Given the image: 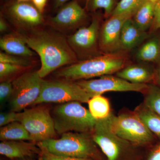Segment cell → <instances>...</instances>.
<instances>
[{
	"label": "cell",
	"mask_w": 160,
	"mask_h": 160,
	"mask_svg": "<svg viewBox=\"0 0 160 160\" xmlns=\"http://www.w3.org/2000/svg\"><path fill=\"white\" fill-rule=\"evenodd\" d=\"M23 38L27 46L40 56L41 67L38 72L42 78L62 66L77 62L75 52L62 36L39 31Z\"/></svg>",
	"instance_id": "cell-1"
},
{
	"label": "cell",
	"mask_w": 160,
	"mask_h": 160,
	"mask_svg": "<svg viewBox=\"0 0 160 160\" xmlns=\"http://www.w3.org/2000/svg\"><path fill=\"white\" fill-rule=\"evenodd\" d=\"M62 135L59 139L45 140L38 142V146L41 149L61 156L106 160L91 133L69 132Z\"/></svg>",
	"instance_id": "cell-2"
},
{
	"label": "cell",
	"mask_w": 160,
	"mask_h": 160,
	"mask_svg": "<svg viewBox=\"0 0 160 160\" xmlns=\"http://www.w3.org/2000/svg\"><path fill=\"white\" fill-rule=\"evenodd\" d=\"M126 63L123 55L109 53L72 64L60 69L56 75L72 80H86L117 73Z\"/></svg>",
	"instance_id": "cell-3"
},
{
	"label": "cell",
	"mask_w": 160,
	"mask_h": 160,
	"mask_svg": "<svg viewBox=\"0 0 160 160\" xmlns=\"http://www.w3.org/2000/svg\"><path fill=\"white\" fill-rule=\"evenodd\" d=\"M52 117L57 133L62 134L75 131L91 133L98 120L78 102H71L54 108Z\"/></svg>",
	"instance_id": "cell-4"
},
{
	"label": "cell",
	"mask_w": 160,
	"mask_h": 160,
	"mask_svg": "<svg viewBox=\"0 0 160 160\" xmlns=\"http://www.w3.org/2000/svg\"><path fill=\"white\" fill-rule=\"evenodd\" d=\"M109 118L98 120L91 133L93 141L106 160H135V148L137 147L119 137L112 131Z\"/></svg>",
	"instance_id": "cell-5"
},
{
	"label": "cell",
	"mask_w": 160,
	"mask_h": 160,
	"mask_svg": "<svg viewBox=\"0 0 160 160\" xmlns=\"http://www.w3.org/2000/svg\"><path fill=\"white\" fill-rule=\"evenodd\" d=\"M112 131L135 147L149 146L154 140V135L134 111L123 112L109 117Z\"/></svg>",
	"instance_id": "cell-6"
},
{
	"label": "cell",
	"mask_w": 160,
	"mask_h": 160,
	"mask_svg": "<svg viewBox=\"0 0 160 160\" xmlns=\"http://www.w3.org/2000/svg\"><path fill=\"white\" fill-rule=\"evenodd\" d=\"M94 96L88 93L76 82L43 81L41 93L32 106L43 103H88Z\"/></svg>",
	"instance_id": "cell-7"
},
{
	"label": "cell",
	"mask_w": 160,
	"mask_h": 160,
	"mask_svg": "<svg viewBox=\"0 0 160 160\" xmlns=\"http://www.w3.org/2000/svg\"><path fill=\"white\" fill-rule=\"evenodd\" d=\"M43 81L38 71L26 72L13 80L9 100L11 111L18 112L32 106L39 96Z\"/></svg>",
	"instance_id": "cell-8"
},
{
	"label": "cell",
	"mask_w": 160,
	"mask_h": 160,
	"mask_svg": "<svg viewBox=\"0 0 160 160\" xmlns=\"http://www.w3.org/2000/svg\"><path fill=\"white\" fill-rule=\"evenodd\" d=\"M18 122L22 123L31 138V141L39 142L56 135L53 118L49 109L42 106L24 109L19 112Z\"/></svg>",
	"instance_id": "cell-9"
},
{
	"label": "cell",
	"mask_w": 160,
	"mask_h": 160,
	"mask_svg": "<svg viewBox=\"0 0 160 160\" xmlns=\"http://www.w3.org/2000/svg\"><path fill=\"white\" fill-rule=\"evenodd\" d=\"M76 83L87 92L94 96L110 91H133L144 93L148 86L146 84L130 82L111 75L103 76L97 79L80 80Z\"/></svg>",
	"instance_id": "cell-10"
},
{
	"label": "cell",
	"mask_w": 160,
	"mask_h": 160,
	"mask_svg": "<svg viewBox=\"0 0 160 160\" xmlns=\"http://www.w3.org/2000/svg\"><path fill=\"white\" fill-rule=\"evenodd\" d=\"M133 15L123 13L111 16L103 25L100 36L101 48L106 52H113L120 48V36L125 22Z\"/></svg>",
	"instance_id": "cell-11"
},
{
	"label": "cell",
	"mask_w": 160,
	"mask_h": 160,
	"mask_svg": "<svg viewBox=\"0 0 160 160\" xmlns=\"http://www.w3.org/2000/svg\"><path fill=\"white\" fill-rule=\"evenodd\" d=\"M99 22L94 18L87 27L80 28L68 38L69 46L75 52H84L93 49L96 45L98 37Z\"/></svg>",
	"instance_id": "cell-12"
},
{
	"label": "cell",
	"mask_w": 160,
	"mask_h": 160,
	"mask_svg": "<svg viewBox=\"0 0 160 160\" xmlns=\"http://www.w3.org/2000/svg\"><path fill=\"white\" fill-rule=\"evenodd\" d=\"M86 16L84 9L76 1H73L63 6L50 21L58 29H70L76 26Z\"/></svg>",
	"instance_id": "cell-13"
},
{
	"label": "cell",
	"mask_w": 160,
	"mask_h": 160,
	"mask_svg": "<svg viewBox=\"0 0 160 160\" xmlns=\"http://www.w3.org/2000/svg\"><path fill=\"white\" fill-rule=\"evenodd\" d=\"M12 18L25 26L33 27L41 25L44 19L42 13L34 6L27 2H18L12 4L8 9Z\"/></svg>",
	"instance_id": "cell-14"
},
{
	"label": "cell",
	"mask_w": 160,
	"mask_h": 160,
	"mask_svg": "<svg viewBox=\"0 0 160 160\" xmlns=\"http://www.w3.org/2000/svg\"><path fill=\"white\" fill-rule=\"evenodd\" d=\"M40 151V148L38 149L33 143L23 141H4L0 143V154L9 158L31 157Z\"/></svg>",
	"instance_id": "cell-15"
},
{
	"label": "cell",
	"mask_w": 160,
	"mask_h": 160,
	"mask_svg": "<svg viewBox=\"0 0 160 160\" xmlns=\"http://www.w3.org/2000/svg\"><path fill=\"white\" fill-rule=\"evenodd\" d=\"M146 31L140 29L132 18L127 20L122 27L120 36V48L130 49L142 42L147 37Z\"/></svg>",
	"instance_id": "cell-16"
},
{
	"label": "cell",
	"mask_w": 160,
	"mask_h": 160,
	"mask_svg": "<svg viewBox=\"0 0 160 160\" xmlns=\"http://www.w3.org/2000/svg\"><path fill=\"white\" fill-rule=\"evenodd\" d=\"M0 47L6 53L13 55L30 57L34 54L23 38L15 34H7L1 38Z\"/></svg>",
	"instance_id": "cell-17"
},
{
	"label": "cell",
	"mask_w": 160,
	"mask_h": 160,
	"mask_svg": "<svg viewBox=\"0 0 160 160\" xmlns=\"http://www.w3.org/2000/svg\"><path fill=\"white\" fill-rule=\"evenodd\" d=\"M116 76L135 84H146L152 80L153 72L146 66L131 65L118 72Z\"/></svg>",
	"instance_id": "cell-18"
},
{
	"label": "cell",
	"mask_w": 160,
	"mask_h": 160,
	"mask_svg": "<svg viewBox=\"0 0 160 160\" xmlns=\"http://www.w3.org/2000/svg\"><path fill=\"white\" fill-rule=\"evenodd\" d=\"M155 3L149 0H144L132 17L137 26L146 31L153 22Z\"/></svg>",
	"instance_id": "cell-19"
},
{
	"label": "cell",
	"mask_w": 160,
	"mask_h": 160,
	"mask_svg": "<svg viewBox=\"0 0 160 160\" xmlns=\"http://www.w3.org/2000/svg\"><path fill=\"white\" fill-rule=\"evenodd\" d=\"M0 139L2 141H31L29 132L22 124L19 122H13L1 127Z\"/></svg>",
	"instance_id": "cell-20"
},
{
	"label": "cell",
	"mask_w": 160,
	"mask_h": 160,
	"mask_svg": "<svg viewBox=\"0 0 160 160\" xmlns=\"http://www.w3.org/2000/svg\"><path fill=\"white\" fill-rule=\"evenodd\" d=\"M154 135L160 140V117L149 109L142 103L134 110Z\"/></svg>",
	"instance_id": "cell-21"
},
{
	"label": "cell",
	"mask_w": 160,
	"mask_h": 160,
	"mask_svg": "<svg viewBox=\"0 0 160 160\" xmlns=\"http://www.w3.org/2000/svg\"><path fill=\"white\" fill-rule=\"evenodd\" d=\"M88 103L89 111L96 119H104L112 114L109 100L102 95L92 97Z\"/></svg>",
	"instance_id": "cell-22"
},
{
	"label": "cell",
	"mask_w": 160,
	"mask_h": 160,
	"mask_svg": "<svg viewBox=\"0 0 160 160\" xmlns=\"http://www.w3.org/2000/svg\"><path fill=\"white\" fill-rule=\"evenodd\" d=\"M160 46L155 40H151L145 43L137 54L138 59L144 62H153L159 57Z\"/></svg>",
	"instance_id": "cell-23"
},
{
	"label": "cell",
	"mask_w": 160,
	"mask_h": 160,
	"mask_svg": "<svg viewBox=\"0 0 160 160\" xmlns=\"http://www.w3.org/2000/svg\"><path fill=\"white\" fill-rule=\"evenodd\" d=\"M144 103L149 109L160 117V89L153 85H148L144 92Z\"/></svg>",
	"instance_id": "cell-24"
},
{
	"label": "cell",
	"mask_w": 160,
	"mask_h": 160,
	"mask_svg": "<svg viewBox=\"0 0 160 160\" xmlns=\"http://www.w3.org/2000/svg\"><path fill=\"white\" fill-rule=\"evenodd\" d=\"M144 0H120L114 8L111 16L123 13H129L134 15Z\"/></svg>",
	"instance_id": "cell-25"
},
{
	"label": "cell",
	"mask_w": 160,
	"mask_h": 160,
	"mask_svg": "<svg viewBox=\"0 0 160 160\" xmlns=\"http://www.w3.org/2000/svg\"><path fill=\"white\" fill-rule=\"evenodd\" d=\"M114 0H87L86 6L90 11L102 9L106 16L112 14L114 10Z\"/></svg>",
	"instance_id": "cell-26"
},
{
	"label": "cell",
	"mask_w": 160,
	"mask_h": 160,
	"mask_svg": "<svg viewBox=\"0 0 160 160\" xmlns=\"http://www.w3.org/2000/svg\"><path fill=\"white\" fill-rule=\"evenodd\" d=\"M0 63H8L26 68L29 65V61L26 59L2 52H0Z\"/></svg>",
	"instance_id": "cell-27"
},
{
	"label": "cell",
	"mask_w": 160,
	"mask_h": 160,
	"mask_svg": "<svg viewBox=\"0 0 160 160\" xmlns=\"http://www.w3.org/2000/svg\"><path fill=\"white\" fill-rule=\"evenodd\" d=\"M26 67L8 63H0V78L2 80L10 75L14 74Z\"/></svg>",
	"instance_id": "cell-28"
},
{
	"label": "cell",
	"mask_w": 160,
	"mask_h": 160,
	"mask_svg": "<svg viewBox=\"0 0 160 160\" xmlns=\"http://www.w3.org/2000/svg\"><path fill=\"white\" fill-rule=\"evenodd\" d=\"M12 92V83L9 81H4L0 84V102L4 104L10 100Z\"/></svg>",
	"instance_id": "cell-29"
},
{
	"label": "cell",
	"mask_w": 160,
	"mask_h": 160,
	"mask_svg": "<svg viewBox=\"0 0 160 160\" xmlns=\"http://www.w3.org/2000/svg\"><path fill=\"white\" fill-rule=\"evenodd\" d=\"M39 154V160H92L84 158L69 157L56 155L43 149H41V151Z\"/></svg>",
	"instance_id": "cell-30"
},
{
	"label": "cell",
	"mask_w": 160,
	"mask_h": 160,
	"mask_svg": "<svg viewBox=\"0 0 160 160\" xmlns=\"http://www.w3.org/2000/svg\"><path fill=\"white\" fill-rule=\"evenodd\" d=\"M18 116L19 112L14 111L1 112L0 114V126L2 127L9 123L18 122Z\"/></svg>",
	"instance_id": "cell-31"
},
{
	"label": "cell",
	"mask_w": 160,
	"mask_h": 160,
	"mask_svg": "<svg viewBox=\"0 0 160 160\" xmlns=\"http://www.w3.org/2000/svg\"><path fill=\"white\" fill-rule=\"evenodd\" d=\"M153 25L155 29H160V0H158L155 4Z\"/></svg>",
	"instance_id": "cell-32"
},
{
	"label": "cell",
	"mask_w": 160,
	"mask_h": 160,
	"mask_svg": "<svg viewBox=\"0 0 160 160\" xmlns=\"http://www.w3.org/2000/svg\"><path fill=\"white\" fill-rule=\"evenodd\" d=\"M146 160H160V144L153 148Z\"/></svg>",
	"instance_id": "cell-33"
},
{
	"label": "cell",
	"mask_w": 160,
	"mask_h": 160,
	"mask_svg": "<svg viewBox=\"0 0 160 160\" xmlns=\"http://www.w3.org/2000/svg\"><path fill=\"white\" fill-rule=\"evenodd\" d=\"M32 4L41 12L42 13L47 4L48 0H32Z\"/></svg>",
	"instance_id": "cell-34"
},
{
	"label": "cell",
	"mask_w": 160,
	"mask_h": 160,
	"mask_svg": "<svg viewBox=\"0 0 160 160\" xmlns=\"http://www.w3.org/2000/svg\"><path fill=\"white\" fill-rule=\"evenodd\" d=\"M69 0H53V6L55 8H59L64 6Z\"/></svg>",
	"instance_id": "cell-35"
},
{
	"label": "cell",
	"mask_w": 160,
	"mask_h": 160,
	"mask_svg": "<svg viewBox=\"0 0 160 160\" xmlns=\"http://www.w3.org/2000/svg\"><path fill=\"white\" fill-rule=\"evenodd\" d=\"M8 29L7 24H6L5 20L2 18H1L0 19V31L1 32H4L6 31Z\"/></svg>",
	"instance_id": "cell-36"
},
{
	"label": "cell",
	"mask_w": 160,
	"mask_h": 160,
	"mask_svg": "<svg viewBox=\"0 0 160 160\" xmlns=\"http://www.w3.org/2000/svg\"><path fill=\"white\" fill-rule=\"evenodd\" d=\"M30 1H32V0H17L18 2H27Z\"/></svg>",
	"instance_id": "cell-37"
},
{
	"label": "cell",
	"mask_w": 160,
	"mask_h": 160,
	"mask_svg": "<svg viewBox=\"0 0 160 160\" xmlns=\"http://www.w3.org/2000/svg\"><path fill=\"white\" fill-rule=\"evenodd\" d=\"M149 1H151L152 2H153L156 3V2H157L158 0H149Z\"/></svg>",
	"instance_id": "cell-38"
},
{
	"label": "cell",
	"mask_w": 160,
	"mask_h": 160,
	"mask_svg": "<svg viewBox=\"0 0 160 160\" xmlns=\"http://www.w3.org/2000/svg\"><path fill=\"white\" fill-rule=\"evenodd\" d=\"M159 79H160V71H159Z\"/></svg>",
	"instance_id": "cell-39"
}]
</instances>
